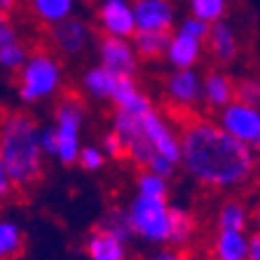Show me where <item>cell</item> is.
<instances>
[{"instance_id":"e575fe53","label":"cell","mask_w":260,"mask_h":260,"mask_svg":"<svg viewBox=\"0 0 260 260\" xmlns=\"http://www.w3.org/2000/svg\"><path fill=\"white\" fill-rule=\"evenodd\" d=\"M248 255L251 260H260V232H255L251 237V242H248Z\"/></svg>"},{"instance_id":"8fae6325","label":"cell","mask_w":260,"mask_h":260,"mask_svg":"<svg viewBox=\"0 0 260 260\" xmlns=\"http://www.w3.org/2000/svg\"><path fill=\"white\" fill-rule=\"evenodd\" d=\"M136 26L141 30H171V5L167 0H139L134 7Z\"/></svg>"},{"instance_id":"d6a6232c","label":"cell","mask_w":260,"mask_h":260,"mask_svg":"<svg viewBox=\"0 0 260 260\" xmlns=\"http://www.w3.org/2000/svg\"><path fill=\"white\" fill-rule=\"evenodd\" d=\"M148 171H152V174H157V176H169L171 171H174V162L171 159H167L164 155H155L150 162V167H148Z\"/></svg>"},{"instance_id":"d4e9b609","label":"cell","mask_w":260,"mask_h":260,"mask_svg":"<svg viewBox=\"0 0 260 260\" xmlns=\"http://www.w3.org/2000/svg\"><path fill=\"white\" fill-rule=\"evenodd\" d=\"M218 228L220 230H244L246 228V211L239 202H228L218 216Z\"/></svg>"},{"instance_id":"7a4b0ae2","label":"cell","mask_w":260,"mask_h":260,"mask_svg":"<svg viewBox=\"0 0 260 260\" xmlns=\"http://www.w3.org/2000/svg\"><path fill=\"white\" fill-rule=\"evenodd\" d=\"M43 141L38 120L26 110H5L0 139V171L10 178L17 202H28L43 181Z\"/></svg>"},{"instance_id":"83f0119b","label":"cell","mask_w":260,"mask_h":260,"mask_svg":"<svg viewBox=\"0 0 260 260\" xmlns=\"http://www.w3.org/2000/svg\"><path fill=\"white\" fill-rule=\"evenodd\" d=\"M24 59H26V49L19 43L7 45V47L0 49V61H3V66H5L7 71L19 73L21 66H24Z\"/></svg>"},{"instance_id":"d590c367","label":"cell","mask_w":260,"mask_h":260,"mask_svg":"<svg viewBox=\"0 0 260 260\" xmlns=\"http://www.w3.org/2000/svg\"><path fill=\"white\" fill-rule=\"evenodd\" d=\"M152 260H185L181 253H171V251H164V253H157Z\"/></svg>"},{"instance_id":"8992f818","label":"cell","mask_w":260,"mask_h":260,"mask_svg":"<svg viewBox=\"0 0 260 260\" xmlns=\"http://www.w3.org/2000/svg\"><path fill=\"white\" fill-rule=\"evenodd\" d=\"M113 129L117 132V136H120L122 143H124V148H127V159H132L139 169H148L150 162H152V157L157 155V148L152 145L150 136L145 134L143 117L132 115V113H127V110L117 108Z\"/></svg>"},{"instance_id":"d6986e66","label":"cell","mask_w":260,"mask_h":260,"mask_svg":"<svg viewBox=\"0 0 260 260\" xmlns=\"http://www.w3.org/2000/svg\"><path fill=\"white\" fill-rule=\"evenodd\" d=\"M167 91H169V96L174 99V101H181V103L197 101L200 87H197L194 73H190L188 68H181V73L169 75V80H167Z\"/></svg>"},{"instance_id":"ac0fdd59","label":"cell","mask_w":260,"mask_h":260,"mask_svg":"<svg viewBox=\"0 0 260 260\" xmlns=\"http://www.w3.org/2000/svg\"><path fill=\"white\" fill-rule=\"evenodd\" d=\"M213 260H244L248 255V244L242 230H220L211 246Z\"/></svg>"},{"instance_id":"52a82bcc","label":"cell","mask_w":260,"mask_h":260,"mask_svg":"<svg viewBox=\"0 0 260 260\" xmlns=\"http://www.w3.org/2000/svg\"><path fill=\"white\" fill-rule=\"evenodd\" d=\"M223 127L246 143H260V113L246 103H230L220 115Z\"/></svg>"},{"instance_id":"2e32d148","label":"cell","mask_w":260,"mask_h":260,"mask_svg":"<svg viewBox=\"0 0 260 260\" xmlns=\"http://www.w3.org/2000/svg\"><path fill=\"white\" fill-rule=\"evenodd\" d=\"M171 30H139L134 36L136 52L143 61H157L162 59L171 47Z\"/></svg>"},{"instance_id":"44dd1931","label":"cell","mask_w":260,"mask_h":260,"mask_svg":"<svg viewBox=\"0 0 260 260\" xmlns=\"http://www.w3.org/2000/svg\"><path fill=\"white\" fill-rule=\"evenodd\" d=\"M26 239L14 223H3L0 228V255L3 260H19L24 255Z\"/></svg>"},{"instance_id":"ffe728a7","label":"cell","mask_w":260,"mask_h":260,"mask_svg":"<svg viewBox=\"0 0 260 260\" xmlns=\"http://www.w3.org/2000/svg\"><path fill=\"white\" fill-rule=\"evenodd\" d=\"M197 56H200V40H197V38L188 36V33H178V36L171 40L169 59L174 66L188 68L197 61Z\"/></svg>"},{"instance_id":"f1b7e54d","label":"cell","mask_w":260,"mask_h":260,"mask_svg":"<svg viewBox=\"0 0 260 260\" xmlns=\"http://www.w3.org/2000/svg\"><path fill=\"white\" fill-rule=\"evenodd\" d=\"M139 188H141V194L167 200V185H164L162 176H157V174H143L139 178Z\"/></svg>"},{"instance_id":"3957f363","label":"cell","mask_w":260,"mask_h":260,"mask_svg":"<svg viewBox=\"0 0 260 260\" xmlns=\"http://www.w3.org/2000/svg\"><path fill=\"white\" fill-rule=\"evenodd\" d=\"M85 115V99L75 89H63L56 101V134H59V159L71 167L78 159V129Z\"/></svg>"},{"instance_id":"7c38bea8","label":"cell","mask_w":260,"mask_h":260,"mask_svg":"<svg viewBox=\"0 0 260 260\" xmlns=\"http://www.w3.org/2000/svg\"><path fill=\"white\" fill-rule=\"evenodd\" d=\"M143 127H145V134L150 136L152 145L157 148L159 155H164L167 159H171V162H178V159H183V150L181 145L176 143V139L171 136V132L167 129V124H164L162 120H159L157 113H148V115H143Z\"/></svg>"},{"instance_id":"1f68e13d","label":"cell","mask_w":260,"mask_h":260,"mask_svg":"<svg viewBox=\"0 0 260 260\" xmlns=\"http://www.w3.org/2000/svg\"><path fill=\"white\" fill-rule=\"evenodd\" d=\"M80 164H82V169H87V171L99 169V167H103L101 152L94 150V148H85V150L80 152Z\"/></svg>"},{"instance_id":"8d00e7d4","label":"cell","mask_w":260,"mask_h":260,"mask_svg":"<svg viewBox=\"0 0 260 260\" xmlns=\"http://www.w3.org/2000/svg\"><path fill=\"white\" fill-rule=\"evenodd\" d=\"M253 218H255V220H258V225H260V204L255 206V211H253Z\"/></svg>"},{"instance_id":"7402d4cb","label":"cell","mask_w":260,"mask_h":260,"mask_svg":"<svg viewBox=\"0 0 260 260\" xmlns=\"http://www.w3.org/2000/svg\"><path fill=\"white\" fill-rule=\"evenodd\" d=\"M115 82H117V75L113 71H108L106 66L91 68V71L85 75V87L91 91V94H94V96H99V99L113 96Z\"/></svg>"},{"instance_id":"836d02e7","label":"cell","mask_w":260,"mask_h":260,"mask_svg":"<svg viewBox=\"0 0 260 260\" xmlns=\"http://www.w3.org/2000/svg\"><path fill=\"white\" fill-rule=\"evenodd\" d=\"M40 141H43V150L49 152V155H56L59 152V134H56V129L52 132V129H47V132L40 136Z\"/></svg>"},{"instance_id":"cb8c5ba5","label":"cell","mask_w":260,"mask_h":260,"mask_svg":"<svg viewBox=\"0 0 260 260\" xmlns=\"http://www.w3.org/2000/svg\"><path fill=\"white\" fill-rule=\"evenodd\" d=\"M30 3H33V10L38 17H43L49 24L63 21L73 5V0H30Z\"/></svg>"},{"instance_id":"e0dca14e","label":"cell","mask_w":260,"mask_h":260,"mask_svg":"<svg viewBox=\"0 0 260 260\" xmlns=\"http://www.w3.org/2000/svg\"><path fill=\"white\" fill-rule=\"evenodd\" d=\"M209 49H211V56L216 59V63H230L235 61L237 52H239V45H237V36L232 33V28L223 21H218L211 28V36H209Z\"/></svg>"},{"instance_id":"277c9868","label":"cell","mask_w":260,"mask_h":260,"mask_svg":"<svg viewBox=\"0 0 260 260\" xmlns=\"http://www.w3.org/2000/svg\"><path fill=\"white\" fill-rule=\"evenodd\" d=\"M17 89L21 99L26 101H36L56 89L59 85V63L52 56V52L40 49L33 52V59L17 73Z\"/></svg>"},{"instance_id":"f546056e","label":"cell","mask_w":260,"mask_h":260,"mask_svg":"<svg viewBox=\"0 0 260 260\" xmlns=\"http://www.w3.org/2000/svg\"><path fill=\"white\" fill-rule=\"evenodd\" d=\"M181 33H188V36L197 38V40H206V38L211 36V28H209V24H206L204 19L194 17V19H188V21L183 24Z\"/></svg>"},{"instance_id":"4fadbf2b","label":"cell","mask_w":260,"mask_h":260,"mask_svg":"<svg viewBox=\"0 0 260 260\" xmlns=\"http://www.w3.org/2000/svg\"><path fill=\"white\" fill-rule=\"evenodd\" d=\"M204 99L209 108H225L237 99V82L220 71H209L204 80Z\"/></svg>"},{"instance_id":"9a60e30c","label":"cell","mask_w":260,"mask_h":260,"mask_svg":"<svg viewBox=\"0 0 260 260\" xmlns=\"http://www.w3.org/2000/svg\"><path fill=\"white\" fill-rule=\"evenodd\" d=\"M113 99H115L117 108L120 110H127L132 115H148L150 113V103L148 99L136 89L132 78H124V75H117V82H115V89H113Z\"/></svg>"},{"instance_id":"9c48e42d","label":"cell","mask_w":260,"mask_h":260,"mask_svg":"<svg viewBox=\"0 0 260 260\" xmlns=\"http://www.w3.org/2000/svg\"><path fill=\"white\" fill-rule=\"evenodd\" d=\"M47 40L49 47L59 49L61 54H80L87 40V28L75 19H66L47 30Z\"/></svg>"},{"instance_id":"4dcf8cb0","label":"cell","mask_w":260,"mask_h":260,"mask_svg":"<svg viewBox=\"0 0 260 260\" xmlns=\"http://www.w3.org/2000/svg\"><path fill=\"white\" fill-rule=\"evenodd\" d=\"M103 145H106V150H108L110 157H115V159H127V148H124V143H122V139L117 136L115 129L103 136Z\"/></svg>"},{"instance_id":"30bf717a","label":"cell","mask_w":260,"mask_h":260,"mask_svg":"<svg viewBox=\"0 0 260 260\" xmlns=\"http://www.w3.org/2000/svg\"><path fill=\"white\" fill-rule=\"evenodd\" d=\"M96 19L101 28L113 36H132L134 26H136V17L127 5H122V0H106L103 7L96 12Z\"/></svg>"},{"instance_id":"6da1fadb","label":"cell","mask_w":260,"mask_h":260,"mask_svg":"<svg viewBox=\"0 0 260 260\" xmlns=\"http://www.w3.org/2000/svg\"><path fill=\"white\" fill-rule=\"evenodd\" d=\"M162 110L181 132L183 164L200 185L223 190L242 188L253 181L255 164L246 141L237 139L225 127H216L190 103L167 99L162 101Z\"/></svg>"},{"instance_id":"603a6c76","label":"cell","mask_w":260,"mask_h":260,"mask_svg":"<svg viewBox=\"0 0 260 260\" xmlns=\"http://www.w3.org/2000/svg\"><path fill=\"white\" fill-rule=\"evenodd\" d=\"M169 218H171V237L169 242H176V244H183L188 242L190 237H192L194 228V216L188 211H183V209H169Z\"/></svg>"},{"instance_id":"4316f807","label":"cell","mask_w":260,"mask_h":260,"mask_svg":"<svg viewBox=\"0 0 260 260\" xmlns=\"http://www.w3.org/2000/svg\"><path fill=\"white\" fill-rule=\"evenodd\" d=\"M192 12L204 21H218L225 14V0H192Z\"/></svg>"},{"instance_id":"484cf974","label":"cell","mask_w":260,"mask_h":260,"mask_svg":"<svg viewBox=\"0 0 260 260\" xmlns=\"http://www.w3.org/2000/svg\"><path fill=\"white\" fill-rule=\"evenodd\" d=\"M235 101L246 103L251 108H260V78L248 75V78L237 80V99Z\"/></svg>"},{"instance_id":"ba28073f","label":"cell","mask_w":260,"mask_h":260,"mask_svg":"<svg viewBox=\"0 0 260 260\" xmlns=\"http://www.w3.org/2000/svg\"><path fill=\"white\" fill-rule=\"evenodd\" d=\"M99 49H101L103 66L108 71H113L115 75L134 78V73H136V56H134L132 47L120 36L101 30L99 33Z\"/></svg>"},{"instance_id":"5bb4252c","label":"cell","mask_w":260,"mask_h":260,"mask_svg":"<svg viewBox=\"0 0 260 260\" xmlns=\"http://www.w3.org/2000/svg\"><path fill=\"white\" fill-rule=\"evenodd\" d=\"M87 253L91 260H124L122 239H117L103 225H96L87 239Z\"/></svg>"},{"instance_id":"5b68a950","label":"cell","mask_w":260,"mask_h":260,"mask_svg":"<svg viewBox=\"0 0 260 260\" xmlns=\"http://www.w3.org/2000/svg\"><path fill=\"white\" fill-rule=\"evenodd\" d=\"M129 223L136 235L152 242H162L171 237L169 209L164 206V200H157V197L141 194L139 200H134L129 209Z\"/></svg>"}]
</instances>
